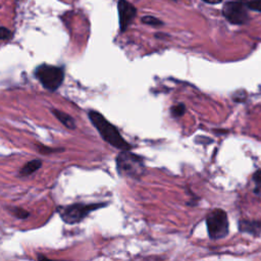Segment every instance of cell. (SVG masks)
I'll return each instance as SVG.
<instances>
[{
    "label": "cell",
    "instance_id": "cell-1",
    "mask_svg": "<svg viewBox=\"0 0 261 261\" xmlns=\"http://www.w3.org/2000/svg\"><path fill=\"white\" fill-rule=\"evenodd\" d=\"M88 116L92 124L96 127L102 139L109 145L120 150H130L132 145L128 144L120 135L119 130L109 122L100 112L96 110H90Z\"/></svg>",
    "mask_w": 261,
    "mask_h": 261
},
{
    "label": "cell",
    "instance_id": "cell-8",
    "mask_svg": "<svg viewBox=\"0 0 261 261\" xmlns=\"http://www.w3.org/2000/svg\"><path fill=\"white\" fill-rule=\"evenodd\" d=\"M240 230L243 232H248L250 234L258 236L261 232V221H249V220H241L239 223Z\"/></svg>",
    "mask_w": 261,
    "mask_h": 261
},
{
    "label": "cell",
    "instance_id": "cell-19",
    "mask_svg": "<svg viewBox=\"0 0 261 261\" xmlns=\"http://www.w3.org/2000/svg\"><path fill=\"white\" fill-rule=\"evenodd\" d=\"M38 259H47V257H46V256H42V255H39V256H38Z\"/></svg>",
    "mask_w": 261,
    "mask_h": 261
},
{
    "label": "cell",
    "instance_id": "cell-10",
    "mask_svg": "<svg viewBox=\"0 0 261 261\" xmlns=\"http://www.w3.org/2000/svg\"><path fill=\"white\" fill-rule=\"evenodd\" d=\"M41 166H42V160H40V159H33V160L27 162L19 169V174L22 175V176L30 175V174L34 173L35 171H37L38 169H40Z\"/></svg>",
    "mask_w": 261,
    "mask_h": 261
},
{
    "label": "cell",
    "instance_id": "cell-3",
    "mask_svg": "<svg viewBox=\"0 0 261 261\" xmlns=\"http://www.w3.org/2000/svg\"><path fill=\"white\" fill-rule=\"evenodd\" d=\"M35 75L48 91H56L63 83L64 69L61 66L41 64L35 70Z\"/></svg>",
    "mask_w": 261,
    "mask_h": 261
},
{
    "label": "cell",
    "instance_id": "cell-17",
    "mask_svg": "<svg viewBox=\"0 0 261 261\" xmlns=\"http://www.w3.org/2000/svg\"><path fill=\"white\" fill-rule=\"evenodd\" d=\"M253 180L258 184V185H261V170H258L254 173L253 175Z\"/></svg>",
    "mask_w": 261,
    "mask_h": 261
},
{
    "label": "cell",
    "instance_id": "cell-11",
    "mask_svg": "<svg viewBox=\"0 0 261 261\" xmlns=\"http://www.w3.org/2000/svg\"><path fill=\"white\" fill-rule=\"evenodd\" d=\"M9 210L10 213L18 219H27L30 216V213L20 207H12Z\"/></svg>",
    "mask_w": 261,
    "mask_h": 261
},
{
    "label": "cell",
    "instance_id": "cell-9",
    "mask_svg": "<svg viewBox=\"0 0 261 261\" xmlns=\"http://www.w3.org/2000/svg\"><path fill=\"white\" fill-rule=\"evenodd\" d=\"M52 113L54 114V116H55L66 128H68V129H74V128L76 127L74 119H73L70 115L66 114L65 112H63V111H61V110H58V109H52Z\"/></svg>",
    "mask_w": 261,
    "mask_h": 261
},
{
    "label": "cell",
    "instance_id": "cell-16",
    "mask_svg": "<svg viewBox=\"0 0 261 261\" xmlns=\"http://www.w3.org/2000/svg\"><path fill=\"white\" fill-rule=\"evenodd\" d=\"M38 150H39V152L42 153V154H50V153H54V152L63 151V149H54V148H50V147H47V146L38 147Z\"/></svg>",
    "mask_w": 261,
    "mask_h": 261
},
{
    "label": "cell",
    "instance_id": "cell-14",
    "mask_svg": "<svg viewBox=\"0 0 261 261\" xmlns=\"http://www.w3.org/2000/svg\"><path fill=\"white\" fill-rule=\"evenodd\" d=\"M246 6L251 10L261 12V0H251L246 4Z\"/></svg>",
    "mask_w": 261,
    "mask_h": 261
},
{
    "label": "cell",
    "instance_id": "cell-2",
    "mask_svg": "<svg viewBox=\"0 0 261 261\" xmlns=\"http://www.w3.org/2000/svg\"><path fill=\"white\" fill-rule=\"evenodd\" d=\"M117 172L125 177L140 178L145 171L143 158L133 154L129 150H122L116 157Z\"/></svg>",
    "mask_w": 261,
    "mask_h": 261
},
{
    "label": "cell",
    "instance_id": "cell-13",
    "mask_svg": "<svg viewBox=\"0 0 261 261\" xmlns=\"http://www.w3.org/2000/svg\"><path fill=\"white\" fill-rule=\"evenodd\" d=\"M186 111V107L184 104H177V105H174L170 108V112H171V115L173 117H179L181 116Z\"/></svg>",
    "mask_w": 261,
    "mask_h": 261
},
{
    "label": "cell",
    "instance_id": "cell-18",
    "mask_svg": "<svg viewBox=\"0 0 261 261\" xmlns=\"http://www.w3.org/2000/svg\"><path fill=\"white\" fill-rule=\"evenodd\" d=\"M204 2L206 3H209V4H218L220 3L222 0H203Z\"/></svg>",
    "mask_w": 261,
    "mask_h": 261
},
{
    "label": "cell",
    "instance_id": "cell-15",
    "mask_svg": "<svg viewBox=\"0 0 261 261\" xmlns=\"http://www.w3.org/2000/svg\"><path fill=\"white\" fill-rule=\"evenodd\" d=\"M12 37V32L7 28L0 27V40H8Z\"/></svg>",
    "mask_w": 261,
    "mask_h": 261
},
{
    "label": "cell",
    "instance_id": "cell-7",
    "mask_svg": "<svg viewBox=\"0 0 261 261\" xmlns=\"http://www.w3.org/2000/svg\"><path fill=\"white\" fill-rule=\"evenodd\" d=\"M117 9L119 16V29L120 32H124L136 17L137 8L126 0H118Z\"/></svg>",
    "mask_w": 261,
    "mask_h": 261
},
{
    "label": "cell",
    "instance_id": "cell-4",
    "mask_svg": "<svg viewBox=\"0 0 261 261\" xmlns=\"http://www.w3.org/2000/svg\"><path fill=\"white\" fill-rule=\"evenodd\" d=\"M208 234L213 240L222 239L228 233V220L225 211L222 209L212 210L206 219Z\"/></svg>",
    "mask_w": 261,
    "mask_h": 261
},
{
    "label": "cell",
    "instance_id": "cell-6",
    "mask_svg": "<svg viewBox=\"0 0 261 261\" xmlns=\"http://www.w3.org/2000/svg\"><path fill=\"white\" fill-rule=\"evenodd\" d=\"M222 14L233 24H244L249 20L247 6L241 1L226 2L222 7Z\"/></svg>",
    "mask_w": 261,
    "mask_h": 261
},
{
    "label": "cell",
    "instance_id": "cell-12",
    "mask_svg": "<svg viewBox=\"0 0 261 261\" xmlns=\"http://www.w3.org/2000/svg\"><path fill=\"white\" fill-rule=\"evenodd\" d=\"M142 22L145 23V24H149V25H152V27H159V25H162L163 22L155 17V16H152V15H146L144 17H142Z\"/></svg>",
    "mask_w": 261,
    "mask_h": 261
},
{
    "label": "cell",
    "instance_id": "cell-5",
    "mask_svg": "<svg viewBox=\"0 0 261 261\" xmlns=\"http://www.w3.org/2000/svg\"><path fill=\"white\" fill-rule=\"evenodd\" d=\"M106 204L104 203H94V204H72L66 207H62L60 210V217L65 223L74 224L82 221L90 212L99 209Z\"/></svg>",
    "mask_w": 261,
    "mask_h": 261
}]
</instances>
